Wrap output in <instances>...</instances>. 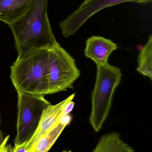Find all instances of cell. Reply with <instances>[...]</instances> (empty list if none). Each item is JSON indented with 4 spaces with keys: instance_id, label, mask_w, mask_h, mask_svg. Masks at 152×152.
Returning a JSON list of instances; mask_svg holds the SVG:
<instances>
[{
    "instance_id": "1",
    "label": "cell",
    "mask_w": 152,
    "mask_h": 152,
    "mask_svg": "<svg viewBox=\"0 0 152 152\" xmlns=\"http://www.w3.org/2000/svg\"><path fill=\"white\" fill-rule=\"evenodd\" d=\"M49 0H34L19 18L11 25L18 52L17 58L42 50H49L59 44L47 14Z\"/></svg>"
},
{
    "instance_id": "2",
    "label": "cell",
    "mask_w": 152,
    "mask_h": 152,
    "mask_svg": "<svg viewBox=\"0 0 152 152\" xmlns=\"http://www.w3.org/2000/svg\"><path fill=\"white\" fill-rule=\"evenodd\" d=\"M48 50H42L17 58L11 66L10 77L17 92L45 96Z\"/></svg>"
},
{
    "instance_id": "3",
    "label": "cell",
    "mask_w": 152,
    "mask_h": 152,
    "mask_svg": "<svg viewBox=\"0 0 152 152\" xmlns=\"http://www.w3.org/2000/svg\"><path fill=\"white\" fill-rule=\"evenodd\" d=\"M96 66L97 74L92 94L89 122L94 130L98 132L109 113L113 95L121 81L122 73L120 69L109 63Z\"/></svg>"
},
{
    "instance_id": "4",
    "label": "cell",
    "mask_w": 152,
    "mask_h": 152,
    "mask_svg": "<svg viewBox=\"0 0 152 152\" xmlns=\"http://www.w3.org/2000/svg\"><path fill=\"white\" fill-rule=\"evenodd\" d=\"M80 75L76 61L59 44L48 50L46 76L47 95L72 88Z\"/></svg>"
},
{
    "instance_id": "5",
    "label": "cell",
    "mask_w": 152,
    "mask_h": 152,
    "mask_svg": "<svg viewBox=\"0 0 152 152\" xmlns=\"http://www.w3.org/2000/svg\"><path fill=\"white\" fill-rule=\"evenodd\" d=\"M17 134L14 145L28 142L37 129L46 108L51 104L44 96L18 92Z\"/></svg>"
},
{
    "instance_id": "6",
    "label": "cell",
    "mask_w": 152,
    "mask_h": 152,
    "mask_svg": "<svg viewBox=\"0 0 152 152\" xmlns=\"http://www.w3.org/2000/svg\"><path fill=\"white\" fill-rule=\"evenodd\" d=\"M152 0H86L75 11L59 23L62 34L68 37L76 33L83 25L100 11L114 5L126 2L148 4Z\"/></svg>"
},
{
    "instance_id": "7",
    "label": "cell",
    "mask_w": 152,
    "mask_h": 152,
    "mask_svg": "<svg viewBox=\"0 0 152 152\" xmlns=\"http://www.w3.org/2000/svg\"><path fill=\"white\" fill-rule=\"evenodd\" d=\"M75 94H72L66 99L56 104H50L44 111L39 125L35 134L28 142L29 151L34 147L38 140L52 129L60 121L63 116L64 107L68 103L73 101Z\"/></svg>"
},
{
    "instance_id": "8",
    "label": "cell",
    "mask_w": 152,
    "mask_h": 152,
    "mask_svg": "<svg viewBox=\"0 0 152 152\" xmlns=\"http://www.w3.org/2000/svg\"><path fill=\"white\" fill-rule=\"evenodd\" d=\"M117 44L110 39L99 36L89 37L86 42L85 56L97 65L108 63L111 54L118 49Z\"/></svg>"
},
{
    "instance_id": "9",
    "label": "cell",
    "mask_w": 152,
    "mask_h": 152,
    "mask_svg": "<svg viewBox=\"0 0 152 152\" xmlns=\"http://www.w3.org/2000/svg\"><path fill=\"white\" fill-rule=\"evenodd\" d=\"M34 0H0V21L10 25L23 15Z\"/></svg>"
},
{
    "instance_id": "10",
    "label": "cell",
    "mask_w": 152,
    "mask_h": 152,
    "mask_svg": "<svg viewBox=\"0 0 152 152\" xmlns=\"http://www.w3.org/2000/svg\"><path fill=\"white\" fill-rule=\"evenodd\" d=\"M92 152H134V150L121 139L118 133L112 132L102 136Z\"/></svg>"
},
{
    "instance_id": "11",
    "label": "cell",
    "mask_w": 152,
    "mask_h": 152,
    "mask_svg": "<svg viewBox=\"0 0 152 152\" xmlns=\"http://www.w3.org/2000/svg\"><path fill=\"white\" fill-rule=\"evenodd\" d=\"M60 121L52 129L43 136L37 142L29 152H48L67 126Z\"/></svg>"
},
{
    "instance_id": "12",
    "label": "cell",
    "mask_w": 152,
    "mask_h": 152,
    "mask_svg": "<svg viewBox=\"0 0 152 152\" xmlns=\"http://www.w3.org/2000/svg\"><path fill=\"white\" fill-rule=\"evenodd\" d=\"M137 70L152 80V35H151L145 45L139 52Z\"/></svg>"
},
{
    "instance_id": "13",
    "label": "cell",
    "mask_w": 152,
    "mask_h": 152,
    "mask_svg": "<svg viewBox=\"0 0 152 152\" xmlns=\"http://www.w3.org/2000/svg\"><path fill=\"white\" fill-rule=\"evenodd\" d=\"M28 142L20 145H14V147L10 150V152H29L27 148Z\"/></svg>"
},
{
    "instance_id": "14",
    "label": "cell",
    "mask_w": 152,
    "mask_h": 152,
    "mask_svg": "<svg viewBox=\"0 0 152 152\" xmlns=\"http://www.w3.org/2000/svg\"><path fill=\"white\" fill-rule=\"evenodd\" d=\"M74 104L75 103L72 101L68 103L64 107L63 115H68L71 112L74 108Z\"/></svg>"
},
{
    "instance_id": "15",
    "label": "cell",
    "mask_w": 152,
    "mask_h": 152,
    "mask_svg": "<svg viewBox=\"0 0 152 152\" xmlns=\"http://www.w3.org/2000/svg\"><path fill=\"white\" fill-rule=\"evenodd\" d=\"M9 137H10L9 136L5 137L4 142L2 145L1 147H0V152H10V146L8 145H7Z\"/></svg>"
},
{
    "instance_id": "16",
    "label": "cell",
    "mask_w": 152,
    "mask_h": 152,
    "mask_svg": "<svg viewBox=\"0 0 152 152\" xmlns=\"http://www.w3.org/2000/svg\"><path fill=\"white\" fill-rule=\"evenodd\" d=\"M1 114L0 113V147L2 145L3 143L4 142V140H5V137H4V136L3 134L1 129Z\"/></svg>"
},
{
    "instance_id": "17",
    "label": "cell",
    "mask_w": 152,
    "mask_h": 152,
    "mask_svg": "<svg viewBox=\"0 0 152 152\" xmlns=\"http://www.w3.org/2000/svg\"><path fill=\"white\" fill-rule=\"evenodd\" d=\"M62 152H72L71 151H62Z\"/></svg>"
},
{
    "instance_id": "18",
    "label": "cell",
    "mask_w": 152,
    "mask_h": 152,
    "mask_svg": "<svg viewBox=\"0 0 152 152\" xmlns=\"http://www.w3.org/2000/svg\"><path fill=\"white\" fill-rule=\"evenodd\" d=\"M84 1H86V0H84Z\"/></svg>"
}]
</instances>
